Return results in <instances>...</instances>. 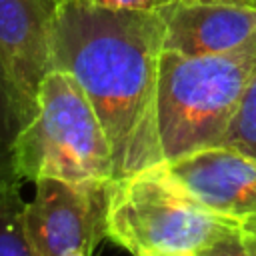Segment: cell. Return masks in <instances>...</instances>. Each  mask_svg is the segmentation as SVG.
I'll list each match as a JSON object with an SVG mask.
<instances>
[{
  "mask_svg": "<svg viewBox=\"0 0 256 256\" xmlns=\"http://www.w3.org/2000/svg\"><path fill=\"white\" fill-rule=\"evenodd\" d=\"M14 158L22 182L114 178V158L104 126L82 86L62 70L44 76L36 114L20 128Z\"/></svg>",
  "mask_w": 256,
  "mask_h": 256,
  "instance_id": "3",
  "label": "cell"
},
{
  "mask_svg": "<svg viewBox=\"0 0 256 256\" xmlns=\"http://www.w3.org/2000/svg\"><path fill=\"white\" fill-rule=\"evenodd\" d=\"M22 124L10 90L0 74V182H22L16 172V138Z\"/></svg>",
  "mask_w": 256,
  "mask_h": 256,
  "instance_id": "10",
  "label": "cell"
},
{
  "mask_svg": "<svg viewBox=\"0 0 256 256\" xmlns=\"http://www.w3.org/2000/svg\"><path fill=\"white\" fill-rule=\"evenodd\" d=\"M192 256H254L252 250L246 246L242 234H240V226L228 234H224L222 238L210 242L208 246L196 250Z\"/></svg>",
  "mask_w": 256,
  "mask_h": 256,
  "instance_id": "12",
  "label": "cell"
},
{
  "mask_svg": "<svg viewBox=\"0 0 256 256\" xmlns=\"http://www.w3.org/2000/svg\"><path fill=\"white\" fill-rule=\"evenodd\" d=\"M34 184L36 192L22 208V224L36 254L92 256L98 242L106 238L112 178L80 182L38 178Z\"/></svg>",
  "mask_w": 256,
  "mask_h": 256,
  "instance_id": "5",
  "label": "cell"
},
{
  "mask_svg": "<svg viewBox=\"0 0 256 256\" xmlns=\"http://www.w3.org/2000/svg\"><path fill=\"white\" fill-rule=\"evenodd\" d=\"M166 16L58 0L52 20V68L68 72L92 102L108 136L114 178L164 164L156 90Z\"/></svg>",
  "mask_w": 256,
  "mask_h": 256,
  "instance_id": "1",
  "label": "cell"
},
{
  "mask_svg": "<svg viewBox=\"0 0 256 256\" xmlns=\"http://www.w3.org/2000/svg\"><path fill=\"white\" fill-rule=\"evenodd\" d=\"M186 256H192V254H186Z\"/></svg>",
  "mask_w": 256,
  "mask_h": 256,
  "instance_id": "17",
  "label": "cell"
},
{
  "mask_svg": "<svg viewBox=\"0 0 256 256\" xmlns=\"http://www.w3.org/2000/svg\"><path fill=\"white\" fill-rule=\"evenodd\" d=\"M256 72V36L220 54L184 56L162 50L156 114L164 162L222 146Z\"/></svg>",
  "mask_w": 256,
  "mask_h": 256,
  "instance_id": "2",
  "label": "cell"
},
{
  "mask_svg": "<svg viewBox=\"0 0 256 256\" xmlns=\"http://www.w3.org/2000/svg\"><path fill=\"white\" fill-rule=\"evenodd\" d=\"M222 146L236 148L256 158V72L244 90V96L226 130Z\"/></svg>",
  "mask_w": 256,
  "mask_h": 256,
  "instance_id": "11",
  "label": "cell"
},
{
  "mask_svg": "<svg viewBox=\"0 0 256 256\" xmlns=\"http://www.w3.org/2000/svg\"><path fill=\"white\" fill-rule=\"evenodd\" d=\"M164 50L184 56L228 52L256 36L254 8L178 0L164 8Z\"/></svg>",
  "mask_w": 256,
  "mask_h": 256,
  "instance_id": "8",
  "label": "cell"
},
{
  "mask_svg": "<svg viewBox=\"0 0 256 256\" xmlns=\"http://www.w3.org/2000/svg\"><path fill=\"white\" fill-rule=\"evenodd\" d=\"M238 228L206 212L158 168L112 178L106 238L132 256H186Z\"/></svg>",
  "mask_w": 256,
  "mask_h": 256,
  "instance_id": "4",
  "label": "cell"
},
{
  "mask_svg": "<svg viewBox=\"0 0 256 256\" xmlns=\"http://www.w3.org/2000/svg\"><path fill=\"white\" fill-rule=\"evenodd\" d=\"M22 182H0V256H38L22 224Z\"/></svg>",
  "mask_w": 256,
  "mask_h": 256,
  "instance_id": "9",
  "label": "cell"
},
{
  "mask_svg": "<svg viewBox=\"0 0 256 256\" xmlns=\"http://www.w3.org/2000/svg\"><path fill=\"white\" fill-rule=\"evenodd\" d=\"M66 256H88V254H84V252H72V254H66Z\"/></svg>",
  "mask_w": 256,
  "mask_h": 256,
  "instance_id": "16",
  "label": "cell"
},
{
  "mask_svg": "<svg viewBox=\"0 0 256 256\" xmlns=\"http://www.w3.org/2000/svg\"><path fill=\"white\" fill-rule=\"evenodd\" d=\"M158 172L206 212L242 220L256 214V158L230 146H212L172 162Z\"/></svg>",
  "mask_w": 256,
  "mask_h": 256,
  "instance_id": "7",
  "label": "cell"
},
{
  "mask_svg": "<svg viewBox=\"0 0 256 256\" xmlns=\"http://www.w3.org/2000/svg\"><path fill=\"white\" fill-rule=\"evenodd\" d=\"M84 2L114 10H160L178 0H84Z\"/></svg>",
  "mask_w": 256,
  "mask_h": 256,
  "instance_id": "13",
  "label": "cell"
},
{
  "mask_svg": "<svg viewBox=\"0 0 256 256\" xmlns=\"http://www.w3.org/2000/svg\"><path fill=\"white\" fill-rule=\"evenodd\" d=\"M238 226H240V234H242L246 246H248V248L252 250V254L256 256V214L238 220Z\"/></svg>",
  "mask_w": 256,
  "mask_h": 256,
  "instance_id": "14",
  "label": "cell"
},
{
  "mask_svg": "<svg viewBox=\"0 0 256 256\" xmlns=\"http://www.w3.org/2000/svg\"><path fill=\"white\" fill-rule=\"evenodd\" d=\"M182 2H202V4H228V6H240V8H254L256 0H182Z\"/></svg>",
  "mask_w": 256,
  "mask_h": 256,
  "instance_id": "15",
  "label": "cell"
},
{
  "mask_svg": "<svg viewBox=\"0 0 256 256\" xmlns=\"http://www.w3.org/2000/svg\"><path fill=\"white\" fill-rule=\"evenodd\" d=\"M58 0H0V74L26 126L52 72V20Z\"/></svg>",
  "mask_w": 256,
  "mask_h": 256,
  "instance_id": "6",
  "label": "cell"
}]
</instances>
